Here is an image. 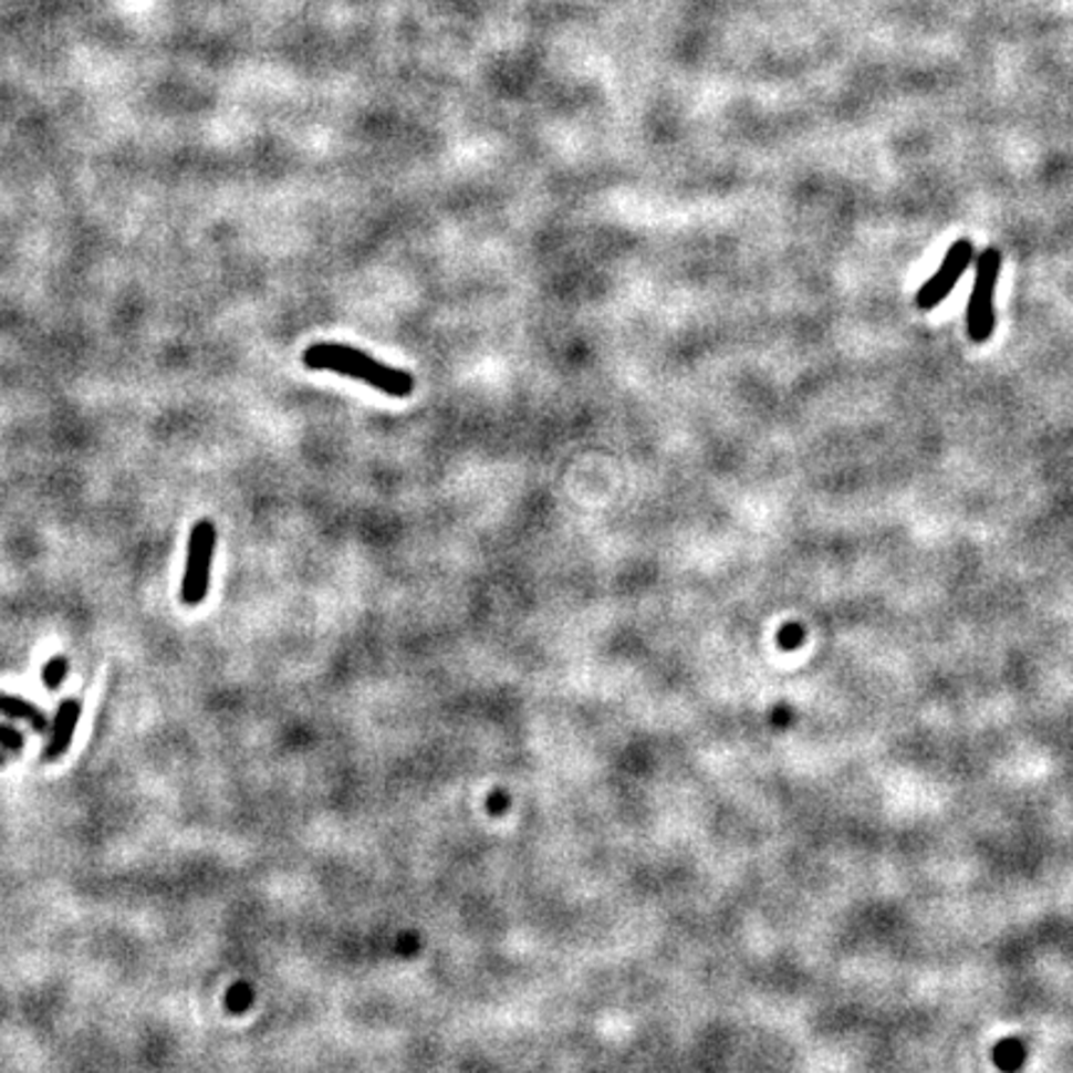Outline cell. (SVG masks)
Here are the masks:
<instances>
[{
  "label": "cell",
  "mask_w": 1073,
  "mask_h": 1073,
  "mask_svg": "<svg viewBox=\"0 0 1073 1073\" xmlns=\"http://www.w3.org/2000/svg\"><path fill=\"white\" fill-rule=\"evenodd\" d=\"M999 273L1001 254L999 249L989 247L977 259L975 289H971L967 303V333L975 343H985L991 336V331H994V293L999 287Z\"/></svg>",
  "instance_id": "obj_2"
},
{
  "label": "cell",
  "mask_w": 1073,
  "mask_h": 1073,
  "mask_svg": "<svg viewBox=\"0 0 1073 1073\" xmlns=\"http://www.w3.org/2000/svg\"><path fill=\"white\" fill-rule=\"evenodd\" d=\"M80 716H83V704L77 698H67V701L60 704L55 723H53V736H50V743L45 748L48 761H58L67 753L70 743H73L75 728L80 723Z\"/></svg>",
  "instance_id": "obj_5"
},
{
  "label": "cell",
  "mask_w": 1073,
  "mask_h": 1073,
  "mask_svg": "<svg viewBox=\"0 0 1073 1073\" xmlns=\"http://www.w3.org/2000/svg\"><path fill=\"white\" fill-rule=\"evenodd\" d=\"M971 261H975V244H971L969 239L955 241V244L947 249L939 269L923 283V289L917 291L915 296L917 309L923 311L937 309L939 303L949 296V291L957 287L959 279L965 277V271L969 269Z\"/></svg>",
  "instance_id": "obj_4"
},
{
  "label": "cell",
  "mask_w": 1073,
  "mask_h": 1073,
  "mask_svg": "<svg viewBox=\"0 0 1073 1073\" xmlns=\"http://www.w3.org/2000/svg\"><path fill=\"white\" fill-rule=\"evenodd\" d=\"M303 366L309 371L343 373V376L368 383L393 398H408L415 390V381L408 371L390 368L386 363L371 358L368 353L341 346V343H313L303 351Z\"/></svg>",
  "instance_id": "obj_1"
},
{
  "label": "cell",
  "mask_w": 1073,
  "mask_h": 1073,
  "mask_svg": "<svg viewBox=\"0 0 1073 1073\" xmlns=\"http://www.w3.org/2000/svg\"><path fill=\"white\" fill-rule=\"evenodd\" d=\"M991 1059H994V1064L1001 1071H1014V1069L1024 1064L1027 1049L1017 1039H1004V1041H999L994 1051H991Z\"/></svg>",
  "instance_id": "obj_7"
},
{
  "label": "cell",
  "mask_w": 1073,
  "mask_h": 1073,
  "mask_svg": "<svg viewBox=\"0 0 1073 1073\" xmlns=\"http://www.w3.org/2000/svg\"><path fill=\"white\" fill-rule=\"evenodd\" d=\"M3 761H6V758H3V756H0V765H3Z\"/></svg>",
  "instance_id": "obj_11"
},
{
  "label": "cell",
  "mask_w": 1073,
  "mask_h": 1073,
  "mask_svg": "<svg viewBox=\"0 0 1073 1073\" xmlns=\"http://www.w3.org/2000/svg\"><path fill=\"white\" fill-rule=\"evenodd\" d=\"M23 736H20V731H15L13 726H8V723H0V746L6 748V751H20L23 748Z\"/></svg>",
  "instance_id": "obj_10"
},
{
  "label": "cell",
  "mask_w": 1073,
  "mask_h": 1073,
  "mask_svg": "<svg viewBox=\"0 0 1073 1073\" xmlns=\"http://www.w3.org/2000/svg\"><path fill=\"white\" fill-rule=\"evenodd\" d=\"M0 713L15 718V721H28L35 731H45L48 718L40 711L38 706H33L25 698L13 696V694H0Z\"/></svg>",
  "instance_id": "obj_6"
},
{
  "label": "cell",
  "mask_w": 1073,
  "mask_h": 1073,
  "mask_svg": "<svg viewBox=\"0 0 1073 1073\" xmlns=\"http://www.w3.org/2000/svg\"><path fill=\"white\" fill-rule=\"evenodd\" d=\"M251 1004H254V989L249 985H235L229 989L227 1009L231 1014H241V1011H247Z\"/></svg>",
  "instance_id": "obj_8"
},
{
  "label": "cell",
  "mask_w": 1073,
  "mask_h": 1073,
  "mask_svg": "<svg viewBox=\"0 0 1073 1073\" xmlns=\"http://www.w3.org/2000/svg\"><path fill=\"white\" fill-rule=\"evenodd\" d=\"M67 659L63 654H58L43 666V681L48 688H60L67 676Z\"/></svg>",
  "instance_id": "obj_9"
},
{
  "label": "cell",
  "mask_w": 1073,
  "mask_h": 1073,
  "mask_svg": "<svg viewBox=\"0 0 1073 1073\" xmlns=\"http://www.w3.org/2000/svg\"><path fill=\"white\" fill-rule=\"evenodd\" d=\"M217 528L209 520H199L189 534L187 566L181 576V602L187 606H199L207 600L211 580V560H215Z\"/></svg>",
  "instance_id": "obj_3"
}]
</instances>
